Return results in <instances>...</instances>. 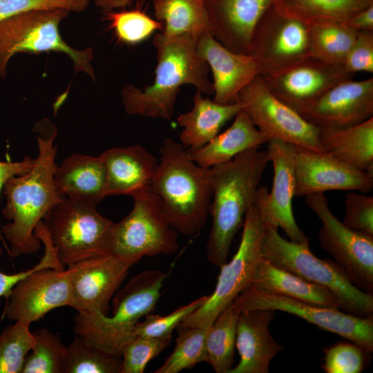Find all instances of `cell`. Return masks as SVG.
Masks as SVG:
<instances>
[{
	"mask_svg": "<svg viewBox=\"0 0 373 373\" xmlns=\"http://www.w3.org/2000/svg\"><path fill=\"white\" fill-rule=\"evenodd\" d=\"M38 155L27 173L12 177L3 186L6 204L1 211L9 220L1 227L9 244L8 254L13 258L35 253L41 241L35 235L37 224L63 198L54 182L57 167L56 128L50 124L37 126Z\"/></svg>",
	"mask_w": 373,
	"mask_h": 373,
	"instance_id": "6da1fadb",
	"label": "cell"
},
{
	"mask_svg": "<svg viewBox=\"0 0 373 373\" xmlns=\"http://www.w3.org/2000/svg\"><path fill=\"white\" fill-rule=\"evenodd\" d=\"M197 38L191 35H155L157 65L153 83L141 90L124 85L120 92L125 112L131 115L171 120L180 88L191 85L196 91L213 94L209 67L197 53Z\"/></svg>",
	"mask_w": 373,
	"mask_h": 373,
	"instance_id": "7a4b0ae2",
	"label": "cell"
},
{
	"mask_svg": "<svg viewBox=\"0 0 373 373\" xmlns=\"http://www.w3.org/2000/svg\"><path fill=\"white\" fill-rule=\"evenodd\" d=\"M269 162L267 151L248 149L231 160L213 166L209 214L212 227L206 245L207 258L220 267L227 262L236 233L255 203L262 174Z\"/></svg>",
	"mask_w": 373,
	"mask_h": 373,
	"instance_id": "3957f363",
	"label": "cell"
},
{
	"mask_svg": "<svg viewBox=\"0 0 373 373\" xmlns=\"http://www.w3.org/2000/svg\"><path fill=\"white\" fill-rule=\"evenodd\" d=\"M151 191L161 200L165 215L178 233L193 236L204 227L212 198V173L191 160L184 146L165 138Z\"/></svg>",
	"mask_w": 373,
	"mask_h": 373,
	"instance_id": "277c9868",
	"label": "cell"
},
{
	"mask_svg": "<svg viewBox=\"0 0 373 373\" xmlns=\"http://www.w3.org/2000/svg\"><path fill=\"white\" fill-rule=\"evenodd\" d=\"M167 276L157 270L140 272L115 292L111 316L78 313L74 318V332L100 349L120 354L122 346L133 336L136 323L155 310Z\"/></svg>",
	"mask_w": 373,
	"mask_h": 373,
	"instance_id": "5b68a950",
	"label": "cell"
},
{
	"mask_svg": "<svg viewBox=\"0 0 373 373\" xmlns=\"http://www.w3.org/2000/svg\"><path fill=\"white\" fill-rule=\"evenodd\" d=\"M309 240L297 242L282 238L278 229L265 226L260 256L303 280L327 289L341 303L344 312L366 316L373 312V296L356 287L335 261L323 260L311 251Z\"/></svg>",
	"mask_w": 373,
	"mask_h": 373,
	"instance_id": "8992f818",
	"label": "cell"
},
{
	"mask_svg": "<svg viewBox=\"0 0 373 373\" xmlns=\"http://www.w3.org/2000/svg\"><path fill=\"white\" fill-rule=\"evenodd\" d=\"M69 13L63 8L33 10L0 21V78L6 77L8 62L16 54L53 51L69 57L75 73L95 80L93 48H73L60 34L59 25Z\"/></svg>",
	"mask_w": 373,
	"mask_h": 373,
	"instance_id": "52a82bcc",
	"label": "cell"
},
{
	"mask_svg": "<svg viewBox=\"0 0 373 373\" xmlns=\"http://www.w3.org/2000/svg\"><path fill=\"white\" fill-rule=\"evenodd\" d=\"M43 222L64 266L110 254L115 222L102 216L95 206L64 198L50 209Z\"/></svg>",
	"mask_w": 373,
	"mask_h": 373,
	"instance_id": "ba28073f",
	"label": "cell"
},
{
	"mask_svg": "<svg viewBox=\"0 0 373 373\" xmlns=\"http://www.w3.org/2000/svg\"><path fill=\"white\" fill-rule=\"evenodd\" d=\"M265 226L260 206L256 200L246 214L238 251L229 262L220 267L213 292L178 327L209 328L218 315L250 285L256 265L260 257Z\"/></svg>",
	"mask_w": 373,
	"mask_h": 373,
	"instance_id": "9c48e42d",
	"label": "cell"
},
{
	"mask_svg": "<svg viewBox=\"0 0 373 373\" xmlns=\"http://www.w3.org/2000/svg\"><path fill=\"white\" fill-rule=\"evenodd\" d=\"M131 211L114 223L110 254L140 260L178 249V231L170 224L160 198L151 189L135 197Z\"/></svg>",
	"mask_w": 373,
	"mask_h": 373,
	"instance_id": "30bf717a",
	"label": "cell"
},
{
	"mask_svg": "<svg viewBox=\"0 0 373 373\" xmlns=\"http://www.w3.org/2000/svg\"><path fill=\"white\" fill-rule=\"evenodd\" d=\"M305 201L322 222L318 235L320 245L356 287L372 294L373 236L354 230L336 218L324 193L307 195Z\"/></svg>",
	"mask_w": 373,
	"mask_h": 373,
	"instance_id": "8fae6325",
	"label": "cell"
},
{
	"mask_svg": "<svg viewBox=\"0 0 373 373\" xmlns=\"http://www.w3.org/2000/svg\"><path fill=\"white\" fill-rule=\"evenodd\" d=\"M238 313L242 310L269 309L303 318L322 329L338 334L368 352L373 351V316H354L338 309L318 306L281 295L267 294L247 287L231 303Z\"/></svg>",
	"mask_w": 373,
	"mask_h": 373,
	"instance_id": "7c38bea8",
	"label": "cell"
},
{
	"mask_svg": "<svg viewBox=\"0 0 373 373\" xmlns=\"http://www.w3.org/2000/svg\"><path fill=\"white\" fill-rule=\"evenodd\" d=\"M238 102L268 141L280 140L323 153L318 140L319 128L276 97L259 75L242 89Z\"/></svg>",
	"mask_w": 373,
	"mask_h": 373,
	"instance_id": "4fadbf2b",
	"label": "cell"
},
{
	"mask_svg": "<svg viewBox=\"0 0 373 373\" xmlns=\"http://www.w3.org/2000/svg\"><path fill=\"white\" fill-rule=\"evenodd\" d=\"M139 260L105 254L68 266L66 270L72 291L70 307L77 313L107 315L111 300L130 268Z\"/></svg>",
	"mask_w": 373,
	"mask_h": 373,
	"instance_id": "5bb4252c",
	"label": "cell"
},
{
	"mask_svg": "<svg viewBox=\"0 0 373 373\" xmlns=\"http://www.w3.org/2000/svg\"><path fill=\"white\" fill-rule=\"evenodd\" d=\"M259 76L276 97L298 112L334 86L352 79L354 75L343 65L307 56Z\"/></svg>",
	"mask_w": 373,
	"mask_h": 373,
	"instance_id": "9a60e30c",
	"label": "cell"
},
{
	"mask_svg": "<svg viewBox=\"0 0 373 373\" xmlns=\"http://www.w3.org/2000/svg\"><path fill=\"white\" fill-rule=\"evenodd\" d=\"M267 143L274 178L270 193L265 186H260L257 192L264 222L276 229H283L291 241L308 240L309 238L299 228L293 213L296 146L280 140H271Z\"/></svg>",
	"mask_w": 373,
	"mask_h": 373,
	"instance_id": "2e32d148",
	"label": "cell"
},
{
	"mask_svg": "<svg viewBox=\"0 0 373 373\" xmlns=\"http://www.w3.org/2000/svg\"><path fill=\"white\" fill-rule=\"evenodd\" d=\"M249 54L257 62L260 75L310 56L309 27L271 6L254 29Z\"/></svg>",
	"mask_w": 373,
	"mask_h": 373,
	"instance_id": "e0dca14e",
	"label": "cell"
},
{
	"mask_svg": "<svg viewBox=\"0 0 373 373\" xmlns=\"http://www.w3.org/2000/svg\"><path fill=\"white\" fill-rule=\"evenodd\" d=\"M6 300L3 316L30 325L55 308L70 307L72 291L68 271L66 269H37L19 280Z\"/></svg>",
	"mask_w": 373,
	"mask_h": 373,
	"instance_id": "ac0fdd59",
	"label": "cell"
},
{
	"mask_svg": "<svg viewBox=\"0 0 373 373\" xmlns=\"http://www.w3.org/2000/svg\"><path fill=\"white\" fill-rule=\"evenodd\" d=\"M298 113L318 128H343L373 117V78L345 80Z\"/></svg>",
	"mask_w": 373,
	"mask_h": 373,
	"instance_id": "d6986e66",
	"label": "cell"
},
{
	"mask_svg": "<svg viewBox=\"0 0 373 373\" xmlns=\"http://www.w3.org/2000/svg\"><path fill=\"white\" fill-rule=\"evenodd\" d=\"M373 188V176L321 152L296 146V197L332 190L366 193Z\"/></svg>",
	"mask_w": 373,
	"mask_h": 373,
	"instance_id": "ffe728a7",
	"label": "cell"
},
{
	"mask_svg": "<svg viewBox=\"0 0 373 373\" xmlns=\"http://www.w3.org/2000/svg\"><path fill=\"white\" fill-rule=\"evenodd\" d=\"M196 50L211 70L213 100L217 103L237 102L242 89L260 74L252 56L231 51L211 34H204L198 38Z\"/></svg>",
	"mask_w": 373,
	"mask_h": 373,
	"instance_id": "44dd1931",
	"label": "cell"
},
{
	"mask_svg": "<svg viewBox=\"0 0 373 373\" xmlns=\"http://www.w3.org/2000/svg\"><path fill=\"white\" fill-rule=\"evenodd\" d=\"M274 0H205L213 37L232 52L249 54L254 29Z\"/></svg>",
	"mask_w": 373,
	"mask_h": 373,
	"instance_id": "7402d4cb",
	"label": "cell"
},
{
	"mask_svg": "<svg viewBox=\"0 0 373 373\" xmlns=\"http://www.w3.org/2000/svg\"><path fill=\"white\" fill-rule=\"evenodd\" d=\"M275 310L254 309L238 312L236 347L240 362L229 373H268L271 361L282 350L269 332Z\"/></svg>",
	"mask_w": 373,
	"mask_h": 373,
	"instance_id": "603a6c76",
	"label": "cell"
},
{
	"mask_svg": "<svg viewBox=\"0 0 373 373\" xmlns=\"http://www.w3.org/2000/svg\"><path fill=\"white\" fill-rule=\"evenodd\" d=\"M100 156L106 168V196L127 195L133 198L150 189L158 163L144 146L113 147Z\"/></svg>",
	"mask_w": 373,
	"mask_h": 373,
	"instance_id": "cb8c5ba5",
	"label": "cell"
},
{
	"mask_svg": "<svg viewBox=\"0 0 373 373\" xmlns=\"http://www.w3.org/2000/svg\"><path fill=\"white\" fill-rule=\"evenodd\" d=\"M54 182L58 193L97 207L106 195V173L99 155L75 153L57 165Z\"/></svg>",
	"mask_w": 373,
	"mask_h": 373,
	"instance_id": "d4e9b609",
	"label": "cell"
},
{
	"mask_svg": "<svg viewBox=\"0 0 373 373\" xmlns=\"http://www.w3.org/2000/svg\"><path fill=\"white\" fill-rule=\"evenodd\" d=\"M249 285L267 294L341 309L338 298L331 291L271 264L261 256L256 265Z\"/></svg>",
	"mask_w": 373,
	"mask_h": 373,
	"instance_id": "484cf974",
	"label": "cell"
},
{
	"mask_svg": "<svg viewBox=\"0 0 373 373\" xmlns=\"http://www.w3.org/2000/svg\"><path fill=\"white\" fill-rule=\"evenodd\" d=\"M268 142L267 137L252 123L242 109L230 127L197 149H188L189 158L202 167H211L231 160L248 149L260 147Z\"/></svg>",
	"mask_w": 373,
	"mask_h": 373,
	"instance_id": "4316f807",
	"label": "cell"
},
{
	"mask_svg": "<svg viewBox=\"0 0 373 373\" xmlns=\"http://www.w3.org/2000/svg\"><path fill=\"white\" fill-rule=\"evenodd\" d=\"M323 152L373 176V117L356 125L319 128Z\"/></svg>",
	"mask_w": 373,
	"mask_h": 373,
	"instance_id": "83f0119b",
	"label": "cell"
},
{
	"mask_svg": "<svg viewBox=\"0 0 373 373\" xmlns=\"http://www.w3.org/2000/svg\"><path fill=\"white\" fill-rule=\"evenodd\" d=\"M242 109V104L235 102L221 104L196 91L193 106L177 118L182 128L180 140L185 149H197L211 140L222 127Z\"/></svg>",
	"mask_w": 373,
	"mask_h": 373,
	"instance_id": "f1b7e54d",
	"label": "cell"
},
{
	"mask_svg": "<svg viewBox=\"0 0 373 373\" xmlns=\"http://www.w3.org/2000/svg\"><path fill=\"white\" fill-rule=\"evenodd\" d=\"M373 5V0H274L273 7L284 16L307 27L324 23H344Z\"/></svg>",
	"mask_w": 373,
	"mask_h": 373,
	"instance_id": "f546056e",
	"label": "cell"
},
{
	"mask_svg": "<svg viewBox=\"0 0 373 373\" xmlns=\"http://www.w3.org/2000/svg\"><path fill=\"white\" fill-rule=\"evenodd\" d=\"M155 19L164 24L167 36L211 34L205 0H152Z\"/></svg>",
	"mask_w": 373,
	"mask_h": 373,
	"instance_id": "4dcf8cb0",
	"label": "cell"
},
{
	"mask_svg": "<svg viewBox=\"0 0 373 373\" xmlns=\"http://www.w3.org/2000/svg\"><path fill=\"white\" fill-rule=\"evenodd\" d=\"M238 314L229 304L208 329L206 362L217 373H229L233 367Z\"/></svg>",
	"mask_w": 373,
	"mask_h": 373,
	"instance_id": "1f68e13d",
	"label": "cell"
},
{
	"mask_svg": "<svg viewBox=\"0 0 373 373\" xmlns=\"http://www.w3.org/2000/svg\"><path fill=\"white\" fill-rule=\"evenodd\" d=\"M357 32L340 23H324L310 26L309 55L327 64L343 65Z\"/></svg>",
	"mask_w": 373,
	"mask_h": 373,
	"instance_id": "d6a6232c",
	"label": "cell"
},
{
	"mask_svg": "<svg viewBox=\"0 0 373 373\" xmlns=\"http://www.w3.org/2000/svg\"><path fill=\"white\" fill-rule=\"evenodd\" d=\"M122 356L97 347L77 335L68 346L63 373H120Z\"/></svg>",
	"mask_w": 373,
	"mask_h": 373,
	"instance_id": "836d02e7",
	"label": "cell"
},
{
	"mask_svg": "<svg viewBox=\"0 0 373 373\" xmlns=\"http://www.w3.org/2000/svg\"><path fill=\"white\" fill-rule=\"evenodd\" d=\"M32 334L34 345L21 373H63L66 346L60 337L46 328L35 330Z\"/></svg>",
	"mask_w": 373,
	"mask_h": 373,
	"instance_id": "e575fe53",
	"label": "cell"
},
{
	"mask_svg": "<svg viewBox=\"0 0 373 373\" xmlns=\"http://www.w3.org/2000/svg\"><path fill=\"white\" fill-rule=\"evenodd\" d=\"M177 327L178 334L174 350L154 373H178L207 361L205 341L209 328Z\"/></svg>",
	"mask_w": 373,
	"mask_h": 373,
	"instance_id": "d590c367",
	"label": "cell"
},
{
	"mask_svg": "<svg viewBox=\"0 0 373 373\" xmlns=\"http://www.w3.org/2000/svg\"><path fill=\"white\" fill-rule=\"evenodd\" d=\"M104 14L118 40L129 45L139 44L155 31H162L164 28L162 21L153 19L139 9H122Z\"/></svg>",
	"mask_w": 373,
	"mask_h": 373,
	"instance_id": "8d00e7d4",
	"label": "cell"
},
{
	"mask_svg": "<svg viewBox=\"0 0 373 373\" xmlns=\"http://www.w3.org/2000/svg\"><path fill=\"white\" fill-rule=\"evenodd\" d=\"M34 345L30 324L15 321L0 334V373H21Z\"/></svg>",
	"mask_w": 373,
	"mask_h": 373,
	"instance_id": "74e56055",
	"label": "cell"
},
{
	"mask_svg": "<svg viewBox=\"0 0 373 373\" xmlns=\"http://www.w3.org/2000/svg\"><path fill=\"white\" fill-rule=\"evenodd\" d=\"M171 339L134 335L122 346L120 373H143L149 362L170 344Z\"/></svg>",
	"mask_w": 373,
	"mask_h": 373,
	"instance_id": "f35d334b",
	"label": "cell"
},
{
	"mask_svg": "<svg viewBox=\"0 0 373 373\" xmlns=\"http://www.w3.org/2000/svg\"><path fill=\"white\" fill-rule=\"evenodd\" d=\"M207 298V296H203L164 316L151 313L146 315L143 322L136 323L133 336L140 335L155 338L171 339L173 329L186 316L202 305Z\"/></svg>",
	"mask_w": 373,
	"mask_h": 373,
	"instance_id": "ab89813d",
	"label": "cell"
},
{
	"mask_svg": "<svg viewBox=\"0 0 373 373\" xmlns=\"http://www.w3.org/2000/svg\"><path fill=\"white\" fill-rule=\"evenodd\" d=\"M322 369L326 373H360L366 365V353L357 344L338 343L323 349Z\"/></svg>",
	"mask_w": 373,
	"mask_h": 373,
	"instance_id": "60d3db41",
	"label": "cell"
},
{
	"mask_svg": "<svg viewBox=\"0 0 373 373\" xmlns=\"http://www.w3.org/2000/svg\"><path fill=\"white\" fill-rule=\"evenodd\" d=\"M35 234L41 241L44 247V253L38 263L30 269L12 274H7L0 271V297L7 298L13 287L21 279L32 274L33 271L45 268L64 269L60 262L56 250L52 244L47 229L43 222L39 223L35 230ZM2 255V248L0 246V258ZM1 322V318H0Z\"/></svg>",
	"mask_w": 373,
	"mask_h": 373,
	"instance_id": "b9f144b4",
	"label": "cell"
},
{
	"mask_svg": "<svg viewBox=\"0 0 373 373\" xmlns=\"http://www.w3.org/2000/svg\"><path fill=\"white\" fill-rule=\"evenodd\" d=\"M343 223L348 227L373 236V197L351 191L345 195Z\"/></svg>",
	"mask_w": 373,
	"mask_h": 373,
	"instance_id": "7bdbcfd3",
	"label": "cell"
},
{
	"mask_svg": "<svg viewBox=\"0 0 373 373\" xmlns=\"http://www.w3.org/2000/svg\"><path fill=\"white\" fill-rule=\"evenodd\" d=\"M91 0H0V21L33 10L63 8L70 12L85 10Z\"/></svg>",
	"mask_w": 373,
	"mask_h": 373,
	"instance_id": "ee69618b",
	"label": "cell"
},
{
	"mask_svg": "<svg viewBox=\"0 0 373 373\" xmlns=\"http://www.w3.org/2000/svg\"><path fill=\"white\" fill-rule=\"evenodd\" d=\"M351 74L373 73V31H358L343 64Z\"/></svg>",
	"mask_w": 373,
	"mask_h": 373,
	"instance_id": "f6af8a7d",
	"label": "cell"
},
{
	"mask_svg": "<svg viewBox=\"0 0 373 373\" xmlns=\"http://www.w3.org/2000/svg\"><path fill=\"white\" fill-rule=\"evenodd\" d=\"M35 162V158H32L29 156H26L23 159L19 161H0V194L3 189L4 184L8 180L12 177L20 175L29 171L33 166ZM0 241L6 249L9 251V248L3 236L0 227Z\"/></svg>",
	"mask_w": 373,
	"mask_h": 373,
	"instance_id": "bcb514c9",
	"label": "cell"
},
{
	"mask_svg": "<svg viewBox=\"0 0 373 373\" xmlns=\"http://www.w3.org/2000/svg\"><path fill=\"white\" fill-rule=\"evenodd\" d=\"M356 31H373V5L360 11L344 23Z\"/></svg>",
	"mask_w": 373,
	"mask_h": 373,
	"instance_id": "7dc6e473",
	"label": "cell"
},
{
	"mask_svg": "<svg viewBox=\"0 0 373 373\" xmlns=\"http://www.w3.org/2000/svg\"><path fill=\"white\" fill-rule=\"evenodd\" d=\"M94 5L104 11L110 12L124 9L138 0H91Z\"/></svg>",
	"mask_w": 373,
	"mask_h": 373,
	"instance_id": "c3c4849f",
	"label": "cell"
}]
</instances>
